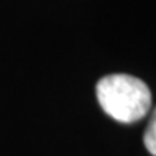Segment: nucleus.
<instances>
[{"label": "nucleus", "instance_id": "nucleus-2", "mask_svg": "<svg viewBox=\"0 0 156 156\" xmlns=\"http://www.w3.org/2000/svg\"><path fill=\"white\" fill-rule=\"evenodd\" d=\"M143 142H145L146 149L153 156H156V108L149 120L145 134H143Z\"/></svg>", "mask_w": 156, "mask_h": 156}, {"label": "nucleus", "instance_id": "nucleus-1", "mask_svg": "<svg viewBox=\"0 0 156 156\" xmlns=\"http://www.w3.org/2000/svg\"><path fill=\"white\" fill-rule=\"evenodd\" d=\"M101 108L120 123H134L149 112L151 90L142 80L127 74H112L97 84Z\"/></svg>", "mask_w": 156, "mask_h": 156}]
</instances>
